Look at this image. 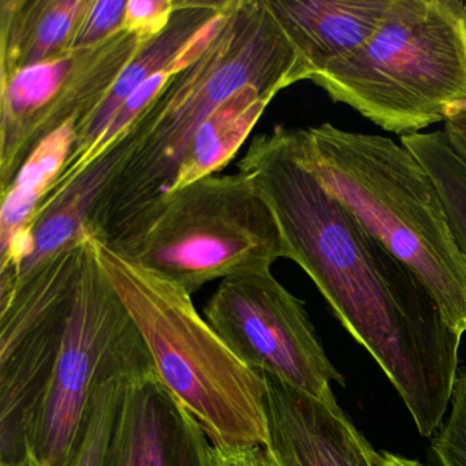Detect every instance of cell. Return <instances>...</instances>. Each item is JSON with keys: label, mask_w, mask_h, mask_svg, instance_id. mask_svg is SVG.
<instances>
[{"label": "cell", "mask_w": 466, "mask_h": 466, "mask_svg": "<svg viewBox=\"0 0 466 466\" xmlns=\"http://www.w3.org/2000/svg\"><path fill=\"white\" fill-rule=\"evenodd\" d=\"M305 162L362 228L435 299L446 323L466 332V255L441 192L402 144L332 124L297 129Z\"/></svg>", "instance_id": "3957f363"}, {"label": "cell", "mask_w": 466, "mask_h": 466, "mask_svg": "<svg viewBox=\"0 0 466 466\" xmlns=\"http://www.w3.org/2000/svg\"><path fill=\"white\" fill-rule=\"evenodd\" d=\"M376 466H425L420 461L413 458L403 457L394 452L380 450L376 454Z\"/></svg>", "instance_id": "603a6c76"}, {"label": "cell", "mask_w": 466, "mask_h": 466, "mask_svg": "<svg viewBox=\"0 0 466 466\" xmlns=\"http://www.w3.org/2000/svg\"><path fill=\"white\" fill-rule=\"evenodd\" d=\"M116 378L103 384L97 392L83 441L67 466H107L108 443L127 381Z\"/></svg>", "instance_id": "ac0fdd59"}, {"label": "cell", "mask_w": 466, "mask_h": 466, "mask_svg": "<svg viewBox=\"0 0 466 466\" xmlns=\"http://www.w3.org/2000/svg\"><path fill=\"white\" fill-rule=\"evenodd\" d=\"M238 171L271 207L288 258L381 368L417 432L435 435L449 410L462 338L435 299L321 185L302 157L297 129L278 127L253 138Z\"/></svg>", "instance_id": "6da1fadb"}, {"label": "cell", "mask_w": 466, "mask_h": 466, "mask_svg": "<svg viewBox=\"0 0 466 466\" xmlns=\"http://www.w3.org/2000/svg\"><path fill=\"white\" fill-rule=\"evenodd\" d=\"M95 242L155 373L200 422L218 451L268 444L264 375L234 356L196 310L192 294Z\"/></svg>", "instance_id": "277c9868"}, {"label": "cell", "mask_w": 466, "mask_h": 466, "mask_svg": "<svg viewBox=\"0 0 466 466\" xmlns=\"http://www.w3.org/2000/svg\"><path fill=\"white\" fill-rule=\"evenodd\" d=\"M76 127V124L66 125L46 138L18 171L9 189L2 193L0 250L29 228L40 203L72 154Z\"/></svg>", "instance_id": "e0dca14e"}, {"label": "cell", "mask_w": 466, "mask_h": 466, "mask_svg": "<svg viewBox=\"0 0 466 466\" xmlns=\"http://www.w3.org/2000/svg\"><path fill=\"white\" fill-rule=\"evenodd\" d=\"M307 80L359 50L378 31L390 0H264Z\"/></svg>", "instance_id": "4fadbf2b"}, {"label": "cell", "mask_w": 466, "mask_h": 466, "mask_svg": "<svg viewBox=\"0 0 466 466\" xmlns=\"http://www.w3.org/2000/svg\"><path fill=\"white\" fill-rule=\"evenodd\" d=\"M178 7V0H127L124 31L143 42L162 34Z\"/></svg>", "instance_id": "44dd1931"}, {"label": "cell", "mask_w": 466, "mask_h": 466, "mask_svg": "<svg viewBox=\"0 0 466 466\" xmlns=\"http://www.w3.org/2000/svg\"><path fill=\"white\" fill-rule=\"evenodd\" d=\"M152 373L148 349L106 275L92 238L58 361L32 427L29 460L35 466H67L103 384Z\"/></svg>", "instance_id": "52a82bcc"}, {"label": "cell", "mask_w": 466, "mask_h": 466, "mask_svg": "<svg viewBox=\"0 0 466 466\" xmlns=\"http://www.w3.org/2000/svg\"><path fill=\"white\" fill-rule=\"evenodd\" d=\"M299 56L264 0H230L195 61L171 76L125 130L121 165L86 219L99 244L119 250L173 195L182 162L204 122L237 89L277 96L305 81Z\"/></svg>", "instance_id": "7a4b0ae2"}, {"label": "cell", "mask_w": 466, "mask_h": 466, "mask_svg": "<svg viewBox=\"0 0 466 466\" xmlns=\"http://www.w3.org/2000/svg\"><path fill=\"white\" fill-rule=\"evenodd\" d=\"M92 0H0V80L73 50Z\"/></svg>", "instance_id": "9a60e30c"}, {"label": "cell", "mask_w": 466, "mask_h": 466, "mask_svg": "<svg viewBox=\"0 0 466 466\" xmlns=\"http://www.w3.org/2000/svg\"><path fill=\"white\" fill-rule=\"evenodd\" d=\"M443 135L451 151L466 165V102L450 108Z\"/></svg>", "instance_id": "7402d4cb"}, {"label": "cell", "mask_w": 466, "mask_h": 466, "mask_svg": "<svg viewBox=\"0 0 466 466\" xmlns=\"http://www.w3.org/2000/svg\"><path fill=\"white\" fill-rule=\"evenodd\" d=\"M431 449L441 466H466V370L455 379L449 414Z\"/></svg>", "instance_id": "d6986e66"}, {"label": "cell", "mask_w": 466, "mask_h": 466, "mask_svg": "<svg viewBox=\"0 0 466 466\" xmlns=\"http://www.w3.org/2000/svg\"><path fill=\"white\" fill-rule=\"evenodd\" d=\"M312 83L400 137L444 122L466 102V0H390L373 36Z\"/></svg>", "instance_id": "5b68a950"}, {"label": "cell", "mask_w": 466, "mask_h": 466, "mask_svg": "<svg viewBox=\"0 0 466 466\" xmlns=\"http://www.w3.org/2000/svg\"><path fill=\"white\" fill-rule=\"evenodd\" d=\"M91 236L54 253L0 294V465L29 460V438L69 324Z\"/></svg>", "instance_id": "ba28073f"}, {"label": "cell", "mask_w": 466, "mask_h": 466, "mask_svg": "<svg viewBox=\"0 0 466 466\" xmlns=\"http://www.w3.org/2000/svg\"><path fill=\"white\" fill-rule=\"evenodd\" d=\"M107 466H220L196 417L157 373L127 381L108 443Z\"/></svg>", "instance_id": "8fae6325"}, {"label": "cell", "mask_w": 466, "mask_h": 466, "mask_svg": "<svg viewBox=\"0 0 466 466\" xmlns=\"http://www.w3.org/2000/svg\"><path fill=\"white\" fill-rule=\"evenodd\" d=\"M204 319L250 370L321 402H337L332 384L343 387L345 378L327 356L304 301L271 269L223 279L204 308Z\"/></svg>", "instance_id": "9c48e42d"}, {"label": "cell", "mask_w": 466, "mask_h": 466, "mask_svg": "<svg viewBox=\"0 0 466 466\" xmlns=\"http://www.w3.org/2000/svg\"><path fill=\"white\" fill-rule=\"evenodd\" d=\"M114 252L189 294L288 258L271 207L239 171L214 174L173 193L146 228Z\"/></svg>", "instance_id": "8992f818"}, {"label": "cell", "mask_w": 466, "mask_h": 466, "mask_svg": "<svg viewBox=\"0 0 466 466\" xmlns=\"http://www.w3.org/2000/svg\"><path fill=\"white\" fill-rule=\"evenodd\" d=\"M144 43L121 31L0 80L2 193L46 138L69 124L77 132L91 119Z\"/></svg>", "instance_id": "30bf717a"}, {"label": "cell", "mask_w": 466, "mask_h": 466, "mask_svg": "<svg viewBox=\"0 0 466 466\" xmlns=\"http://www.w3.org/2000/svg\"><path fill=\"white\" fill-rule=\"evenodd\" d=\"M127 0H92L73 48L94 47L124 31Z\"/></svg>", "instance_id": "ffe728a7"}, {"label": "cell", "mask_w": 466, "mask_h": 466, "mask_svg": "<svg viewBox=\"0 0 466 466\" xmlns=\"http://www.w3.org/2000/svg\"><path fill=\"white\" fill-rule=\"evenodd\" d=\"M0 466H35L32 461H26V462L18 463V465H0Z\"/></svg>", "instance_id": "cb8c5ba5"}, {"label": "cell", "mask_w": 466, "mask_h": 466, "mask_svg": "<svg viewBox=\"0 0 466 466\" xmlns=\"http://www.w3.org/2000/svg\"><path fill=\"white\" fill-rule=\"evenodd\" d=\"M274 99L275 95L247 86L223 100L193 138L173 193L222 170L248 140Z\"/></svg>", "instance_id": "2e32d148"}, {"label": "cell", "mask_w": 466, "mask_h": 466, "mask_svg": "<svg viewBox=\"0 0 466 466\" xmlns=\"http://www.w3.org/2000/svg\"><path fill=\"white\" fill-rule=\"evenodd\" d=\"M228 2L230 0H178V7L167 28L141 46L96 113L76 132L75 147L59 176L72 171L92 151L114 114L136 89L157 73H176L173 67L181 54L218 15L225 12Z\"/></svg>", "instance_id": "5bb4252c"}, {"label": "cell", "mask_w": 466, "mask_h": 466, "mask_svg": "<svg viewBox=\"0 0 466 466\" xmlns=\"http://www.w3.org/2000/svg\"><path fill=\"white\" fill-rule=\"evenodd\" d=\"M266 379L269 441L282 466H376V451L346 411L274 376Z\"/></svg>", "instance_id": "7c38bea8"}]
</instances>
